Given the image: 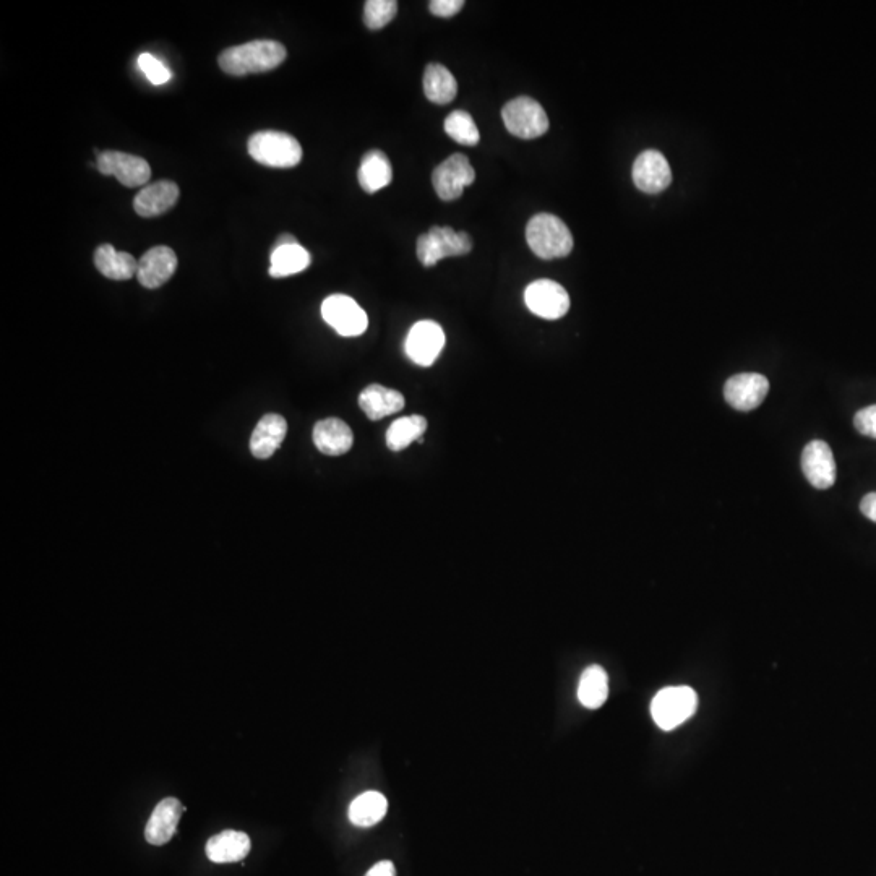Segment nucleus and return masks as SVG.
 I'll return each instance as SVG.
<instances>
[{"label":"nucleus","mask_w":876,"mask_h":876,"mask_svg":"<svg viewBox=\"0 0 876 876\" xmlns=\"http://www.w3.org/2000/svg\"><path fill=\"white\" fill-rule=\"evenodd\" d=\"M803 474L815 489L825 490L836 482V461L833 450L823 440H813L803 448Z\"/></svg>","instance_id":"ddd939ff"},{"label":"nucleus","mask_w":876,"mask_h":876,"mask_svg":"<svg viewBox=\"0 0 876 876\" xmlns=\"http://www.w3.org/2000/svg\"><path fill=\"white\" fill-rule=\"evenodd\" d=\"M526 241L534 254L544 260L567 257L573 249V236L559 216L539 213L526 226Z\"/></svg>","instance_id":"f03ea898"},{"label":"nucleus","mask_w":876,"mask_h":876,"mask_svg":"<svg viewBox=\"0 0 876 876\" xmlns=\"http://www.w3.org/2000/svg\"><path fill=\"white\" fill-rule=\"evenodd\" d=\"M502 119L508 132L523 140L542 137L549 130V117L536 99L528 96L511 99L502 109Z\"/></svg>","instance_id":"39448f33"},{"label":"nucleus","mask_w":876,"mask_h":876,"mask_svg":"<svg viewBox=\"0 0 876 876\" xmlns=\"http://www.w3.org/2000/svg\"><path fill=\"white\" fill-rule=\"evenodd\" d=\"M179 200V187L171 181L146 185L134 200V210L142 218H155L171 210Z\"/></svg>","instance_id":"a211bd4d"},{"label":"nucleus","mask_w":876,"mask_h":876,"mask_svg":"<svg viewBox=\"0 0 876 876\" xmlns=\"http://www.w3.org/2000/svg\"><path fill=\"white\" fill-rule=\"evenodd\" d=\"M528 309L544 320H559L570 310V296L562 284L552 280H536L524 291Z\"/></svg>","instance_id":"1a4fd4ad"},{"label":"nucleus","mask_w":876,"mask_h":876,"mask_svg":"<svg viewBox=\"0 0 876 876\" xmlns=\"http://www.w3.org/2000/svg\"><path fill=\"white\" fill-rule=\"evenodd\" d=\"M443 346H445L443 328L432 320H422L409 330L404 349L414 364L430 367L442 353Z\"/></svg>","instance_id":"9b49d317"},{"label":"nucleus","mask_w":876,"mask_h":876,"mask_svg":"<svg viewBox=\"0 0 876 876\" xmlns=\"http://www.w3.org/2000/svg\"><path fill=\"white\" fill-rule=\"evenodd\" d=\"M427 419L422 416L401 417L387 430V445L391 451H403L414 442H422L426 434Z\"/></svg>","instance_id":"cd10ccee"},{"label":"nucleus","mask_w":876,"mask_h":876,"mask_svg":"<svg viewBox=\"0 0 876 876\" xmlns=\"http://www.w3.org/2000/svg\"><path fill=\"white\" fill-rule=\"evenodd\" d=\"M396 870L395 865L388 862V860H383V862H378L377 865L370 868L369 872L365 876H395Z\"/></svg>","instance_id":"f704fd0d"},{"label":"nucleus","mask_w":876,"mask_h":876,"mask_svg":"<svg viewBox=\"0 0 876 876\" xmlns=\"http://www.w3.org/2000/svg\"><path fill=\"white\" fill-rule=\"evenodd\" d=\"M250 838L242 831H232L226 829L223 833L216 834L213 838L208 839L207 851L208 859L215 864H234L241 862L250 852Z\"/></svg>","instance_id":"aec40b11"},{"label":"nucleus","mask_w":876,"mask_h":876,"mask_svg":"<svg viewBox=\"0 0 876 876\" xmlns=\"http://www.w3.org/2000/svg\"><path fill=\"white\" fill-rule=\"evenodd\" d=\"M359 406L370 421H380L383 417L400 413L404 408V396L400 391L374 383L359 395Z\"/></svg>","instance_id":"412c9836"},{"label":"nucleus","mask_w":876,"mask_h":876,"mask_svg":"<svg viewBox=\"0 0 876 876\" xmlns=\"http://www.w3.org/2000/svg\"><path fill=\"white\" fill-rule=\"evenodd\" d=\"M310 265V254L301 244L283 245L276 247L271 252L270 273L271 278H286L297 275L307 270Z\"/></svg>","instance_id":"393cba45"},{"label":"nucleus","mask_w":876,"mask_h":876,"mask_svg":"<svg viewBox=\"0 0 876 876\" xmlns=\"http://www.w3.org/2000/svg\"><path fill=\"white\" fill-rule=\"evenodd\" d=\"M463 7V0H434V2H430V12L442 18L453 17Z\"/></svg>","instance_id":"473e14b6"},{"label":"nucleus","mask_w":876,"mask_h":876,"mask_svg":"<svg viewBox=\"0 0 876 876\" xmlns=\"http://www.w3.org/2000/svg\"><path fill=\"white\" fill-rule=\"evenodd\" d=\"M609 696V677L601 666H589L581 674L578 700L588 709H599Z\"/></svg>","instance_id":"bb28decb"},{"label":"nucleus","mask_w":876,"mask_h":876,"mask_svg":"<svg viewBox=\"0 0 876 876\" xmlns=\"http://www.w3.org/2000/svg\"><path fill=\"white\" fill-rule=\"evenodd\" d=\"M184 810L182 803L177 799L161 800L146 823V841L150 842L151 846L168 844L176 834Z\"/></svg>","instance_id":"dca6fc26"},{"label":"nucleus","mask_w":876,"mask_h":876,"mask_svg":"<svg viewBox=\"0 0 876 876\" xmlns=\"http://www.w3.org/2000/svg\"><path fill=\"white\" fill-rule=\"evenodd\" d=\"M445 132L456 143L464 146H476L481 140L473 116L469 112L461 111V109L451 112L450 116L445 119Z\"/></svg>","instance_id":"c85d7f7f"},{"label":"nucleus","mask_w":876,"mask_h":876,"mask_svg":"<svg viewBox=\"0 0 876 876\" xmlns=\"http://www.w3.org/2000/svg\"><path fill=\"white\" fill-rule=\"evenodd\" d=\"M247 148L252 159L270 168H294L302 159L301 143L291 135L275 130H265L252 135Z\"/></svg>","instance_id":"7ed1b4c3"},{"label":"nucleus","mask_w":876,"mask_h":876,"mask_svg":"<svg viewBox=\"0 0 876 876\" xmlns=\"http://www.w3.org/2000/svg\"><path fill=\"white\" fill-rule=\"evenodd\" d=\"M476 181V171L468 156L456 153L437 166L432 176L434 189L443 202H453L463 195L464 189Z\"/></svg>","instance_id":"9d476101"},{"label":"nucleus","mask_w":876,"mask_h":876,"mask_svg":"<svg viewBox=\"0 0 876 876\" xmlns=\"http://www.w3.org/2000/svg\"><path fill=\"white\" fill-rule=\"evenodd\" d=\"M633 182L641 192L659 194L672 182V171L666 156L656 150H646L633 164Z\"/></svg>","instance_id":"f8f14e48"},{"label":"nucleus","mask_w":876,"mask_h":876,"mask_svg":"<svg viewBox=\"0 0 876 876\" xmlns=\"http://www.w3.org/2000/svg\"><path fill=\"white\" fill-rule=\"evenodd\" d=\"M294 244H299V242H297L296 237L291 236V234H283V236H280V237H278V239H276L275 249H276V247H283V245H294Z\"/></svg>","instance_id":"c9c22d12"},{"label":"nucleus","mask_w":876,"mask_h":876,"mask_svg":"<svg viewBox=\"0 0 876 876\" xmlns=\"http://www.w3.org/2000/svg\"><path fill=\"white\" fill-rule=\"evenodd\" d=\"M388 800L380 792L369 791L359 795L349 807V821L359 828L377 825L387 815Z\"/></svg>","instance_id":"b1692460"},{"label":"nucleus","mask_w":876,"mask_h":876,"mask_svg":"<svg viewBox=\"0 0 876 876\" xmlns=\"http://www.w3.org/2000/svg\"><path fill=\"white\" fill-rule=\"evenodd\" d=\"M138 67H140V70L145 73V77L153 85H164V83H168L171 80V70L163 62L158 61L155 56H151V54H142V56L138 57Z\"/></svg>","instance_id":"7c9ffc66"},{"label":"nucleus","mask_w":876,"mask_h":876,"mask_svg":"<svg viewBox=\"0 0 876 876\" xmlns=\"http://www.w3.org/2000/svg\"><path fill=\"white\" fill-rule=\"evenodd\" d=\"M860 511L867 516L868 520L876 523V492L865 495L862 502H860Z\"/></svg>","instance_id":"72a5a7b5"},{"label":"nucleus","mask_w":876,"mask_h":876,"mask_svg":"<svg viewBox=\"0 0 876 876\" xmlns=\"http://www.w3.org/2000/svg\"><path fill=\"white\" fill-rule=\"evenodd\" d=\"M698 706V696L690 687H667L654 696L651 714L662 730H674L692 718Z\"/></svg>","instance_id":"423d86ee"},{"label":"nucleus","mask_w":876,"mask_h":876,"mask_svg":"<svg viewBox=\"0 0 876 876\" xmlns=\"http://www.w3.org/2000/svg\"><path fill=\"white\" fill-rule=\"evenodd\" d=\"M357 179L367 194H375L378 190L385 189L393 179V169L388 156L380 150H370L369 153H365L361 168L357 172Z\"/></svg>","instance_id":"5701e85b"},{"label":"nucleus","mask_w":876,"mask_h":876,"mask_svg":"<svg viewBox=\"0 0 876 876\" xmlns=\"http://www.w3.org/2000/svg\"><path fill=\"white\" fill-rule=\"evenodd\" d=\"M284 59L286 48L283 44L270 39H258L221 52L218 64L224 73L232 77H245L275 70L283 64Z\"/></svg>","instance_id":"f257e3e1"},{"label":"nucleus","mask_w":876,"mask_h":876,"mask_svg":"<svg viewBox=\"0 0 876 876\" xmlns=\"http://www.w3.org/2000/svg\"><path fill=\"white\" fill-rule=\"evenodd\" d=\"M855 429L865 437L876 438V404L860 409L854 417Z\"/></svg>","instance_id":"2f4dec72"},{"label":"nucleus","mask_w":876,"mask_h":876,"mask_svg":"<svg viewBox=\"0 0 876 876\" xmlns=\"http://www.w3.org/2000/svg\"><path fill=\"white\" fill-rule=\"evenodd\" d=\"M95 265L99 273L109 280L127 281L137 276V260L129 252H117L111 244L99 245L95 252Z\"/></svg>","instance_id":"4be33fe9"},{"label":"nucleus","mask_w":876,"mask_h":876,"mask_svg":"<svg viewBox=\"0 0 876 876\" xmlns=\"http://www.w3.org/2000/svg\"><path fill=\"white\" fill-rule=\"evenodd\" d=\"M322 317L338 335L346 338L364 335L369 318L353 297L333 294L322 304Z\"/></svg>","instance_id":"0eeeda50"},{"label":"nucleus","mask_w":876,"mask_h":876,"mask_svg":"<svg viewBox=\"0 0 876 876\" xmlns=\"http://www.w3.org/2000/svg\"><path fill=\"white\" fill-rule=\"evenodd\" d=\"M353 443V430L341 419L330 417L315 424L314 445L323 455H344L353 448Z\"/></svg>","instance_id":"6ab92c4d"},{"label":"nucleus","mask_w":876,"mask_h":876,"mask_svg":"<svg viewBox=\"0 0 876 876\" xmlns=\"http://www.w3.org/2000/svg\"><path fill=\"white\" fill-rule=\"evenodd\" d=\"M398 2L395 0H369L365 2L364 23L369 30H382L395 18Z\"/></svg>","instance_id":"c756f323"},{"label":"nucleus","mask_w":876,"mask_h":876,"mask_svg":"<svg viewBox=\"0 0 876 876\" xmlns=\"http://www.w3.org/2000/svg\"><path fill=\"white\" fill-rule=\"evenodd\" d=\"M177 270V255L166 245H158L143 254L138 262V283L148 289L161 288Z\"/></svg>","instance_id":"2eb2a0df"},{"label":"nucleus","mask_w":876,"mask_h":876,"mask_svg":"<svg viewBox=\"0 0 876 876\" xmlns=\"http://www.w3.org/2000/svg\"><path fill=\"white\" fill-rule=\"evenodd\" d=\"M471 250L473 241L468 232H456L453 228L432 226L417 239V257L424 267H434L443 258L468 255Z\"/></svg>","instance_id":"20e7f679"},{"label":"nucleus","mask_w":876,"mask_h":876,"mask_svg":"<svg viewBox=\"0 0 876 876\" xmlns=\"http://www.w3.org/2000/svg\"><path fill=\"white\" fill-rule=\"evenodd\" d=\"M768 391L769 382L765 375L739 374L727 380L724 396L732 408L753 411L765 401Z\"/></svg>","instance_id":"4468645a"},{"label":"nucleus","mask_w":876,"mask_h":876,"mask_svg":"<svg viewBox=\"0 0 876 876\" xmlns=\"http://www.w3.org/2000/svg\"><path fill=\"white\" fill-rule=\"evenodd\" d=\"M422 83H424V93H426L427 98L435 104L451 103L458 93V83H456L453 73L442 64L427 65Z\"/></svg>","instance_id":"a878e982"},{"label":"nucleus","mask_w":876,"mask_h":876,"mask_svg":"<svg viewBox=\"0 0 876 876\" xmlns=\"http://www.w3.org/2000/svg\"><path fill=\"white\" fill-rule=\"evenodd\" d=\"M288 434V422L280 414L263 416L250 437V451L258 460H268L281 447Z\"/></svg>","instance_id":"f3484780"},{"label":"nucleus","mask_w":876,"mask_h":876,"mask_svg":"<svg viewBox=\"0 0 876 876\" xmlns=\"http://www.w3.org/2000/svg\"><path fill=\"white\" fill-rule=\"evenodd\" d=\"M96 168L103 176H114L125 187H142L150 181L151 168L140 156L121 153V151H96Z\"/></svg>","instance_id":"6e6552de"}]
</instances>
